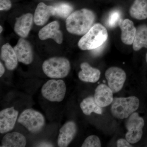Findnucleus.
I'll list each match as a JSON object with an SVG mask.
<instances>
[{
	"instance_id": "f257e3e1",
	"label": "nucleus",
	"mask_w": 147,
	"mask_h": 147,
	"mask_svg": "<svg viewBox=\"0 0 147 147\" xmlns=\"http://www.w3.org/2000/svg\"><path fill=\"white\" fill-rule=\"evenodd\" d=\"M94 12L84 8L74 11L67 18L66 28L69 32L78 35H85L94 25Z\"/></svg>"
},
{
	"instance_id": "f03ea898",
	"label": "nucleus",
	"mask_w": 147,
	"mask_h": 147,
	"mask_svg": "<svg viewBox=\"0 0 147 147\" xmlns=\"http://www.w3.org/2000/svg\"><path fill=\"white\" fill-rule=\"evenodd\" d=\"M108 38L107 29L97 23L93 26L79 40L78 47L83 50H92L105 43Z\"/></svg>"
},
{
	"instance_id": "7ed1b4c3",
	"label": "nucleus",
	"mask_w": 147,
	"mask_h": 147,
	"mask_svg": "<svg viewBox=\"0 0 147 147\" xmlns=\"http://www.w3.org/2000/svg\"><path fill=\"white\" fill-rule=\"evenodd\" d=\"M140 101L135 96L115 97L111 103V112L116 118L127 119L139 108Z\"/></svg>"
},
{
	"instance_id": "20e7f679",
	"label": "nucleus",
	"mask_w": 147,
	"mask_h": 147,
	"mask_svg": "<svg viewBox=\"0 0 147 147\" xmlns=\"http://www.w3.org/2000/svg\"><path fill=\"white\" fill-rule=\"evenodd\" d=\"M44 74L52 79H61L66 77L70 71V62L63 57H53L46 60L42 65Z\"/></svg>"
},
{
	"instance_id": "39448f33",
	"label": "nucleus",
	"mask_w": 147,
	"mask_h": 147,
	"mask_svg": "<svg viewBox=\"0 0 147 147\" xmlns=\"http://www.w3.org/2000/svg\"><path fill=\"white\" fill-rule=\"evenodd\" d=\"M18 122L31 133L40 132L45 125V118L41 113L33 109L24 110L18 119Z\"/></svg>"
},
{
	"instance_id": "423d86ee",
	"label": "nucleus",
	"mask_w": 147,
	"mask_h": 147,
	"mask_svg": "<svg viewBox=\"0 0 147 147\" xmlns=\"http://www.w3.org/2000/svg\"><path fill=\"white\" fill-rule=\"evenodd\" d=\"M66 90L63 80L51 79L42 86L41 92L42 96L49 101L60 102L65 98Z\"/></svg>"
},
{
	"instance_id": "0eeeda50",
	"label": "nucleus",
	"mask_w": 147,
	"mask_h": 147,
	"mask_svg": "<svg viewBox=\"0 0 147 147\" xmlns=\"http://www.w3.org/2000/svg\"><path fill=\"white\" fill-rule=\"evenodd\" d=\"M127 119L125 127L127 131L125 134V138L130 144H135L142 139L144 121L136 112L132 113Z\"/></svg>"
},
{
	"instance_id": "6e6552de",
	"label": "nucleus",
	"mask_w": 147,
	"mask_h": 147,
	"mask_svg": "<svg viewBox=\"0 0 147 147\" xmlns=\"http://www.w3.org/2000/svg\"><path fill=\"white\" fill-rule=\"evenodd\" d=\"M108 86L113 93L118 92L123 88L126 79V74L123 69L117 67H111L105 72Z\"/></svg>"
},
{
	"instance_id": "1a4fd4ad",
	"label": "nucleus",
	"mask_w": 147,
	"mask_h": 147,
	"mask_svg": "<svg viewBox=\"0 0 147 147\" xmlns=\"http://www.w3.org/2000/svg\"><path fill=\"white\" fill-rule=\"evenodd\" d=\"M18 112L14 107L2 110L0 112V133L4 134L12 130L18 119Z\"/></svg>"
},
{
	"instance_id": "9d476101",
	"label": "nucleus",
	"mask_w": 147,
	"mask_h": 147,
	"mask_svg": "<svg viewBox=\"0 0 147 147\" xmlns=\"http://www.w3.org/2000/svg\"><path fill=\"white\" fill-rule=\"evenodd\" d=\"M77 132V127L73 121L67 122L59 129L57 144L60 147H66L72 142Z\"/></svg>"
},
{
	"instance_id": "9b49d317",
	"label": "nucleus",
	"mask_w": 147,
	"mask_h": 147,
	"mask_svg": "<svg viewBox=\"0 0 147 147\" xmlns=\"http://www.w3.org/2000/svg\"><path fill=\"white\" fill-rule=\"evenodd\" d=\"M13 49L18 61L26 65L32 63L33 60V53L31 46L28 41L20 38Z\"/></svg>"
},
{
	"instance_id": "f8f14e48",
	"label": "nucleus",
	"mask_w": 147,
	"mask_h": 147,
	"mask_svg": "<svg viewBox=\"0 0 147 147\" xmlns=\"http://www.w3.org/2000/svg\"><path fill=\"white\" fill-rule=\"evenodd\" d=\"M59 28V22L53 21L40 29L38 37L41 40L52 38L58 44H60L63 40V35Z\"/></svg>"
},
{
	"instance_id": "ddd939ff",
	"label": "nucleus",
	"mask_w": 147,
	"mask_h": 147,
	"mask_svg": "<svg viewBox=\"0 0 147 147\" xmlns=\"http://www.w3.org/2000/svg\"><path fill=\"white\" fill-rule=\"evenodd\" d=\"M113 92L108 86L105 84L98 85L95 91L94 98L96 102L101 108L109 106L113 102Z\"/></svg>"
},
{
	"instance_id": "4468645a",
	"label": "nucleus",
	"mask_w": 147,
	"mask_h": 147,
	"mask_svg": "<svg viewBox=\"0 0 147 147\" xmlns=\"http://www.w3.org/2000/svg\"><path fill=\"white\" fill-rule=\"evenodd\" d=\"M119 26L121 31L122 42L125 45H132L136 32V28L133 22L129 19H122Z\"/></svg>"
},
{
	"instance_id": "2eb2a0df",
	"label": "nucleus",
	"mask_w": 147,
	"mask_h": 147,
	"mask_svg": "<svg viewBox=\"0 0 147 147\" xmlns=\"http://www.w3.org/2000/svg\"><path fill=\"white\" fill-rule=\"evenodd\" d=\"M55 7L40 3L37 7L34 14V21L37 26H42L48 21L51 16H55Z\"/></svg>"
},
{
	"instance_id": "dca6fc26",
	"label": "nucleus",
	"mask_w": 147,
	"mask_h": 147,
	"mask_svg": "<svg viewBox=\"0 0 147 147\" xmlns=\"http://www.w3.org/2000/svg\"><path fill=\"white\" fill-rule=\"evenodd\" d=\"M33 19L32 13L22 15L16 20L14 25V31L21 37H26L32 28Z\"/></svg>"
},
{
	"instance_id": "f3484780",
	"label": "nucleus",
	"mask_w": 147,
	"mask_h": 147,
	"mask_svg": "<svg viewBox=\"0 0 147 147\" xmlns=\"http://www.w3.org/2000/svg\"><path fill=\"white\" fill-rule=\"evenodd\" d=\"M80 67L82 70L79 72L78 77L81 81L95 83L99 80L101 74L99 69L92 67L87 62L82 63Z\"/></svg>"
},
{
	"instance_id": "a211bd4d",
	"label": "nucleus",
	"mask_w": 147,
	"mask_h": 147,
	"mask_svg": "<svg viewBox=\"0 0 147 147\" xmlns=\"http://www.w3.org/2000/svg\"><path fill=\"white\" fill-rule=\"evenodd\" d=\"M1 58L8 70H13L18 65V59L14 49L8 43H6L2 47Z\"/></svg>"
},
{
	"instance_id": "6ab92c4d",
	"label": "nucleus",
	"mask_w": 147,
	"mask_h": 147,
	"mask_svg": "<svg viewBox=\"0 0 147 147\" xmlns=\"http://www.w3.org/2000/svg\"><path fill=\"white\" fill-rule=\"evenodd\" d=\"M1 147H24L27 144L26 137L18 132H9L4 136Z\"/></svg>"
},
{
	"instance_id": "aec40b11",
	"label": "nucleus",
	"mask_w": 147,
	"mask_h": 147,
	"mask_svg": "<svg viewBox=\"0 0 147 147\" xmlns=\"http://www.w3.org/2000/svg\"><path fill=\"white\" fill-rule=\"evenodd\" d=\"M132 18L139 20L147 18V0H134L129 10Z\"/></svg>"
},
{
	"instance_id": "412c9836",
	"label": "nucleus",
	"mask_w": 147,
	"mask_h": 147,
	"mask_svg": "<svg viewBox=\"0 0 147 147\" xmlns=\"http://www.w3.org/2000/svg\"><path fill=\"white\" fill-rule=\"evenodd\" d=\"M133 49L135 51L142 47L147 48V26L145 24L140 25L136 28V34L133 43Z\"/></svg>"
},
{
	"instance_id": "4be33fe9",
	"label": "nucleus",
	"mask_w": 147,
	"mask_h": 147,
	"mask_svg": "<svg viewBox=\"0 0 147 147\" xmlns=\"http://www.w3.org/2000/svg\"><path fill=\"white\" fill-rule=\"evenodd\" d=\"M80 105L83 113L86 115H90L92 113L98 115L102 114V108L96 104L94 96H89L84 98Z\"/></svg>"
},
{
	"instance_id": "5701e85b",
	"label": "nucleus",
	"mask_w": 147,
	"mask_h": 147,
	"mask_svg": "<svg viewBox=\"0 0 147 147\" xmlns=\"http://www.w3.org/2000/svg\"><path fill=\"white\" fill-rule=\"evenodd\" d=\"M54 7L55 10V16L60 18H67L73 10V7L67 3H61Z\"/></svg>"
},
{
	"instance_id": "b1692460",
	"label": "nucleus",
	"mask_w": 147,
	"mask_h": 147,
	"mask_svg": "<svg viewBox=\"0 0 147 147\" xmlns=\"http://www.w3.org/2000/svg\"><path fill=\"white\" fill-rule=\"evenodd\" d=\"M121 16V13L119 10H115L111 11L107 18L106 26L110 28H114L118 26L122 19Z\"/></svg>"
},
{
	"instance_id": "393cba45",
	"label": "nucleus",
	"mask_w": 147,
	"mask_h": 147,
	"mask_svg": "<svg viewBox=\"0 0 147 147\" xmlns=\"http://www.w3.org/2000/svg\"><path fill=\"white\" fill-rule=\"evenodd\" d=\"M101 145V142L98 137L96 135H91L85 139L82 147H100Z\"/></svg>"
},
{
	"instance_id": "a878e982",
	"label": "nucleus",
	"mask_w": 147,
	"mask_h": 147,
	"mask_svg": "<svg viewBox=\"0 0 147 147\" xmlns=\"http://www.w3.org/2000/svg\"><path fill=\"white\" fill-rule=\"evenodd\" d=\"M11 7L10 0H0V10H9Z\"/></svg>"
},
{
	"instance_id": "bb28decb",
	"label": "nucleus",
	"mask_w": 147,
	"mask_h": 147,
	"mask_svg": "<svg viewBox=\"0 0 147 147\" xmlns=\"http://www.w3.org/2000/svg\"><path fill=\"white\" fill-rule=\"evenodd\" d=\"M117 146L118 147H132L130 143L126 140L123 139H120L117 141Z\"/></svg>"
},
{
	"instance_id": "cd10ccee",
	"label": "nucleus",
	"mask_w": 147,
	"mask_h": 147,
	"mask_svg": "<svg viewBox=\"0 0 147 147\" xmlns=\"http://www.w3.org/2000/svg\"><path fill=\"white\" fill-rule=\"evenodd\" d=\"M105 43L102 44V45L100 46V47H97V48H96V49H94V50H92L93 54L95 55H98V54H100V52L103 50V48L105 47Z\"/></svg>"
},
{
	"instance_id": "c85d7f7f",
	"label": "nucleus",
	"mask_w": 147,
	"mask_h": 147,
	"mask_svg": "<svg viewBox=\"0 0 147 147\" xmlns=\"http://www.w3.org/2000/svg\"><path fill=\"white\" fill-rule=\"evenodd\" d=\"M5 72V69L4 67L1 62H0V77H2Z\"/></svg>"
},
{
	"instance_id": "c756f323",
	"label": "nucleus",
	"mask_w": 147,
	"mask_h": 147,
	"mask_svg": "<svg viewBox=\"0 0 147 147\" xmlns=\"http://www.w3.org/2000/svg\"><path fill=\"white\" fill-rule=\"evenodd\" d=\"M3 27L1 26H0V33H1L3 31Z\"/></svg>"
},
{
	"instance_id": "7c9ffc66",
	"label": "nucleus",
	"mask_w": 147,
	"mask_h": 147,
	"mask_svg": "<svg viewBox=\"0 0 147 147\" xmlns=\"http://www.w3.org/2000/svg\"><path fill=\"white\" fill-rule=\"evenodd\" d=\"M146 62L147 63V53H146Z\"/></svg>"
}]
</instances>
